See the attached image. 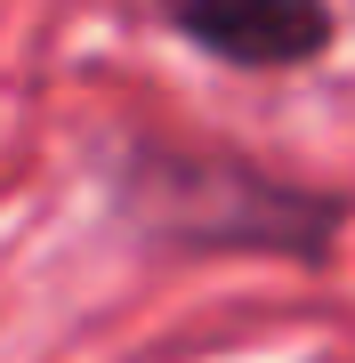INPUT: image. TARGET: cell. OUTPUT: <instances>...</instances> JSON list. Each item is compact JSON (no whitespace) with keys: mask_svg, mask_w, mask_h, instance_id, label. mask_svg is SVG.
<instances>
[{"mask_svg":"<svg viewBox=\"0 0 355 363\" xmlns=\"http://www.w3.org/2000/svg\"><path fill=\"white\" fill-rule=\"evenodd\" d=\"M121 218H137L170 250H275V259L323 267L347 202L291 186L242 154H186V145H130L121 169Z\"/></svg>","mask_w":355,"mask_h":363,"instance_id":"1","label":"cell"},{"mask_svg":"<svg viewBox=\"0 0 355 363\" xmlns=\"http://www.w3.org/2000/svg\"><path fill=\"white\" fill-rule=\"evenodd\" d=\"M162 25L235 73H299L339 40L331 0H162Z\"/></svg>","mask_w":355,"mask_h":363,"instance_id":"2","label":"cell"},{"mask_svg":"<svg viewBox=\"0 0 355 363\" xmlns=\"http://www.w3.org/2000/svg\"><path fill=\"white\" fill-rule=\"evenodd\" d=\"M315 363H323V355H315Z\"/></svg>","mask_w":355,"mask_h":363,"instance_id":"3","label":"cell"}]
</instances>
